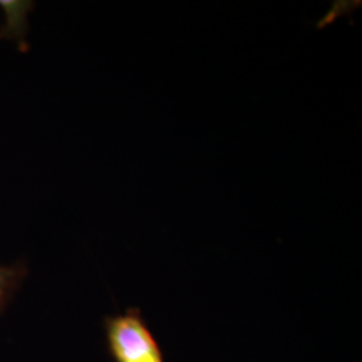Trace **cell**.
I'll list each match as a JSON object with an SVG mask.
<instances>
[{"label":"cell","mask_w":362,"mask_h":362,"mask_svg":"<svg viewBox=\"0 0 362 362\" xmlns=\"http://www.w3.org/2000/svg\"><path fill=\"white\" fill-rule=\"evenodd\" d=\"M23 276L21 266H0V311Z\"/></svg>","instance_id":"2"},{"label":"cell","mask_w":362,"mask_h":362,"mask_svg":"<svg viewBox=\"0 0 362 362\" xmlns=\"http://www.w3.org/2000/svg\"><path fill=\"white\" fill-rule=\"evenodd\" d=\"M104 326L113 362H165L163 349L139 308L106 317Z\"/></svg>","instance_id":"1"},{"label":"cell","mask_w":362,"mask_h":362,"mask_svg":"<svg viewBox=\"0 0 362 362\" xmlns=\"http://www.w3.org/2000/svg\"><path fill=\"white\" fill-rule=\"evenodd\" d=\"M3 35H4V33H3V31H1V33H0V38H1V37H3Z\"/></svg>","instance_id":"3"}]
</instances>
